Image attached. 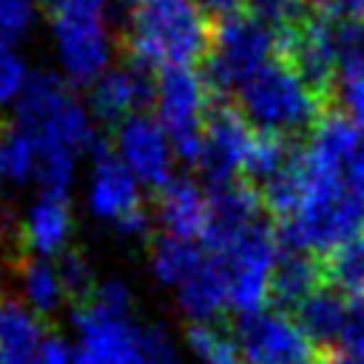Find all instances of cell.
<instances>
[{"mask_svg": "<svg viewBox=\"0 0 364 364\" xmlns=\"http://www.w3.org/2000/svg\"><path fill=\"white\" fill-rule=\"evenodd\" d=\"M122 57L148 68H193L210 51L213 20L196 0H125Z\"/></svg>", "mask_w": 364, "mask_h": 364, "instance_id": "cell-1", "label": "cell"}, {"mask_svg": "<svg viewBox=\"0 0 364 364\" xmlns=\"http://www.w3.org/2000/svg\"><path fill=\"white\" fill-rule=\"evenodd\" d=\"M34 23V3L31 0H0V37L14 43L20 40Z\"/></svg>", "mask_w": 364, "mask_h": 364, "instance_id": "cell-32", "label": "cell"}, {"mask_svg": "<svg viewBox=\"0 0 364 364\" xmlns=\"http://www.w3.org/2000/svg\"><path fill=\"white\" fill-rule=\"evenodd\" d=\"M242 364H318L321 353L304 330L282 310H259L245 316L233 330Z\"/></svg>", "mask_w": 364, "mask_h": 364, "instance_id": "cell-9", "label": "cell"}, {"mask_svg": "<svg viewBox=\"0 0 364 364\" xmlns=\"http://www.w3.org/2000/svg\"><path fill=\"white\" fill-rule=\"evenodd\" d=\"M276 57H282L301 82L327 105H336L338 57H336V23L321 11H310L304 20L276 31Z\"/></svg>", "mask_w": 364, "mask_h": 364, "instance_id": "cell-7", "label": "cell"}, {"mask_svg": "<svg viewBox=\"0 0 364 364\" xmlns=\"http://www.w3.org/2000/svg\"><path fill=\"white\" fill-rule=\"evenodd\" d=\"M264 199L262 191L247 179H233L225 185H213L208 193V228H205V247L219 256L225 253L245 230L264 219Z\"/></svg>", "mask_w": 364, "mask_h": 364, "instance_id": "cell-13", "label": "cell"}, {"mask_svg": "<svg viewBox=\"0 0 364 364\" xmlns=\"http://www.w3.org/2000/svg\"><path fill=\"white\" fill-rule=\"evenodd\" d=\"M336 105L364 131V80H344V82H338Z\"/></svg>", "mask_w": 364, "mask_h": 364, "instance_id": "cell-33", "label": "cell"}, {"mask_svg": "<svg viewBox=\"0 0 364 364\" xmlns=\"http://www.w3.org/2000/svg\"><path fill=\"white\" fill-rule=\"evenodd\" d=\"M338 82L364 80V23H336Z\"/></svg>", "mask_w": 364, "mask_h": 364, "instance_id": "cell-28", "label": "cell"}, {"mask_svg": "<svg viewBox=\"0 0 364 364\" xmlns=\"http://www.w3.org/2000/svg\"><path fill=\"white\" fill-rule=\"evenodd\" d=\"M117 156L139 182L156 191L173 176L168 136L151 114H134L117 128Z\"/></svg>", "mask_w": 364, "mask_h": 364, "instance_id": "cell-14", "label": "cell"}, {"mask_svg": "<svg viewBox=\"0 0 364 364\" xmlns=\"http://www.w3.org/2000/svg\"><path fill=\"white\" fill-rule=\"evenodd\" d=\"M74 324L80 330L74 364H179L173 344L159 327H139L131 318L91 307H77Z\"/></svg>", "mask_w": 364, "mask_h": 364, "instance_id": "cell-3", "label": "cell"}, {"mask_svg": "<svg viewBox=\"0 0 364 364\" xmlns=\"http://www.w3.org/2000/svg\"><path fill=\"white\" fill-rule=\"evenodd\" d=\"M94 154H97V162H94L88 202H91V210L97 216L114 219V225H117L125 216H131L134 210L145 208V202L139 196L136 176L128 171V165L105 142L97 145Z\"/></svg>", "mask_w": 364, "mask_h": 364, "instance_id": "cell-15", "label": "cell"}, {"mask_svg": "<svg viewBox=\"0 0 364 364\" xmlns=\"http://www.w3.org/2000/svg\"><path fill=\"white\" fill-rule=\"evenodd\" d=\"M60 63L74 85H88L108 71L111 37L100 11H71L51 20Z\"/></svg>", "mask_w": 364, "mask_h": 364, "instance_id": "cell-11", "label": "cell"}, {"mask_svg": "<svg viewBox=\"0 0 364 364\" xmlns=\"http://www.w3.org/2000/svg\"><path fill=\"white\" fill-rule=\"evenodd\" d=\"M82 307H91V310H97V313L117 316V318H131L134 296H131L128 284H122L119 279H108V282H102V284L94 287L91 299H88Z\"/></svg>", "mask_w": 364, "mask_h": 364, "instance_id": "cell-31", "label": "cell"}, {"mask_svg": "<svg viewBox=\"0 0 364 364\" xmlns=\"http://www.w3.org/2000/svg\"><path fill=\"white\" fill-rule=\"evenodd\" d=\"M256 128L239 111L230 97H216L205 117V139L199 168L208 176L210 188L239 179Z\"/></svg>", "mask_w": 364, "mask_h": 364, "instance_id": "cell-10", "label": "cell"}, {"mask_svg": "<svg viewBox=\"0 0 364 364\" xmlns=\"http://www.w3.org/2000/svg\"><path fill=\"white\" fill-rule=\"evenodd\" d=\"M310 0H242V11L262 20L270 28H287L310 14Z\"/></svg>", "mask_w": 364, "mask_h": 364, "instance_id": "cell-29", "label": "cell"}, {"mask_svg": "<svg viewBox=\"0 0 364 364\" xmlns=\"http://www.w3.org/2000/svg\"><path fill=\"white\" fill-rule=\"evenodd\" d=\"M199 3V9L216 23V20H222V17H230V14H236V11H242V0H196Z\"/></svg>", "mask_w": 364, "mask_h": 364, "instance_id": "cell-38", "label": "cell"}, {"mask_svg": "<svg viewBox=\"0 0 364 364\" xmlns=\"http://www.w3.org/2000/svg\"><path fill=\"white\" fill-rule=\"evenodd\" d=\"M185 341L202 364H242L236 333L219 321H191L185 327Z\"/></svg>", "mask_w": 364, "mask_h": 364, "instance_id": "cell-25", "label": "cell"}, {"mask_svg": "<svg viewBox=\"0 0 364 364\" xmlns=\"http://www.w3.org/2000/svg\"><path fill=\"white\" fill-rule=\"evenodd\" d=\"M71 228H74V216L68 196L43 191L23 213L17 236L28 256L46 259V256H60L68 247Z\"/></svg>", "mask_w": 364, "mask_h": 364, "instance_id": "cell-16", "label": "cell"}, {"mask_svg": "<svg viewBox=\"0 0 364 364\" xmlns=\"http://www.w3.org/2000/svg\"><path fill=\"white\" fill-rule=\"evenodd\" d=\"M316 9L333 23H364V0H321Z\"/></svg>", "mask_w": 364, "mask_h": 364, "instance_id": "cell-35", "label": "cell"}, {"mask_svg": "<svg viewBox=\"0 0 364 364\" xmlns=\"http://www.w3.org/2000/svg\"><path fill=\"white\" fill-rule=\"evenodd\" d=\"M324 282L350 301H364V230L321 256Z\"/></svg>", "mask_w": 364, "mask_h": 364, "instance_id": "cell-23", "label": "cell"}, {"mask_svg": "<svg viewBox=\"0 0 364 364\" xmlns=\"http://www.w3.org/2000/svg\"><path fill=\"white\" fill-rule=\"evenodd\" d=\"M276 57V28L236 11L213 23L210 51L202 60V77L213 97H228L236 91L253 71Z\"/></svg>", "mask_w": 364, "mask_h": 364, "instance_id": "cell-5", "label": "cell"}, {"mask_svg": "<svg viewBox=\"0 0 364 364\" xmlns=\"http://www.w3.org/2000/svg\"><path fill=\"white\" fill-rule=\"evenodd\" d=\"M338 347H344L347 353H353L355 358L364 361V301H350L347 327H344Z\"/></svg>", "mask_w": 364, "mask_h": 364, "instance_id": "cell-34", "label": "cell"}, {"mask_svg": "<svg viewBox=\"0 0 364 364\" xmlns=\"http://www.w3.org/2000/svg\"><path fill=\"white\" fill-rule=\"evenodd\" d=\"M17 125L54 139L65 148L77 151H94L100 145L94 125L88 114L82 111L80 100L71 94V88L51 71H31L17 102Z\"/></svg>", "mask_w": 364, "mask_h": 364, "instance_id": "cell-4", "label": "cell"}, {"mask_svg": "<svg viewBox=\"0 0 364 364\" xmlns=\"http://www.w3.org/2000/svg\"><path fill=\"white\" fill-rule=\"evenodd\" d=\"M347 313H350V299L324 282L296 307V324L304 330L313 347L324 355L341 344Z\"/></svg>", "mask_w": 364, "mask_h": 364, "instance_id": "cell-18", "label": "cell"}, {"mask_svg": "<svg viewBox=\"0 0 364 364\" xmlns=\"http://www.w3.org/2000/svg\"><path fill=\"white\" fill-rule=\"evenodd\" d=\"M179 287V307L191 321H216L228 307V276L219 256L208 253L202 264L182 282Z\"/></svg>", "mask_w": 364, "mask_h": 364, "instance_id": "cell-20", "label": "cell"}, {"mask_svg": "<svg viewBox=\"0 0 364 364\" xmlns=\"http://www.w3.org/2000/svg\"><path fill=\"white\" fill-rule=\"evenodd\" d=\"M17 284H20V301L34 310L40 318L57 313V307L65 301V290L57 273V264L40 256H26L17 267Z\"/></svg>", "mask_w": 364, "mask_h": 364, "instance_id": "cell-22", "label": "cell"}, {"mask_svg": "<svg viewBox=\"0 0 364 364\" xmlns=\"http://www.w3.org/2000/svg\"><path fill=\"white\" fill-rule=\"evenodd\" d=\"M40 9L54 20L60 14H71V11H100L105 9V0H37Z\"/></svg>", "mask_w": 364, "mask_h": 364, "instance_id": "cell-36", "label": "cell"}, {"mask_svg": "<svg viewBox=\"0 0 364 364\" xmlns=\"http://www.w3.org/2000/svg\"><path fill=\"white\" fill-rule=\"evenodd\" d=\"M28 68L20 57V51L14 48V43L0 37V108L14 105L26 80H28Z\"/></svg>", "mask_w": 364, "mask_h": 364, "instance_id": "cell-30", "label": "cell"}, {"mask_svg": "<svg viewBox=\"0 0 364 364\" xmlns=\"http://www.w3.org/2000/svg\"><path fill=\"white\" fill-rule=\"evenodd\" d=\"M228 276V307L242 318L259 313L267 304V284L279 259L276 228L262 219L245 230L225 253H219Z\"/></svg>", "mask_w": 364, "mask_h": 364, "instance_id": "cell-8", "label": "cell"}, {"mask_svg": "<svg viewBox=\"0 0 364 364\" xmlns=\"http://www.w3.org/2000/svg\"><path fill=\"white\" fill-rule=\"evenodd\" d=\"M0 179L11 185H26L34 179V139L20 125L0 131Z\"/></svg>", "mask_w": 364, "mask_h": 364, "instance_id": "cell-26", "label": "cell"}, {"mask_svg": "<svg viewBox=\"0 0 364 364\" xmlns=\"http://www.w3.org/2000/svg\"><path fill=\"white\" fill-rule=\"evenodd\" d=\"M156 213L168 236L193 242L208 228V193L188 176H171L156 193Z\"/></svg>", "mask_w": 364, "mask_h": 364, "instance_id": "cell-17", "label": "cell"}, {"mask_svg": "<svg viewBox=\"0 0 364 364\" xmlns=\"http://www.w3.org/2000/svg\"><path fill=\"white\" fill-rule=\"evenodd\" d=\"M208 253L199 250L193 242L176 236H156L151 242V270L162 284H182L205 259Z\"/></svg>", "mask_w": 364, "mask_h": 364, "instance_id": "cell-24", "label": "cell"}, {"mask_svg": "<svg viewBox=\"0 0 364 364\" xmlns=\"http://www.w3.org/2000/svg\"><path fill=\"white\" fill-rule=\"evenodd\" d=\"M156 102V74L148 65L122 57V65L108 68L91 82V111L105 128H119L134 114H148Z\"/></svg>", "mask_w": 364, "mask_h": 364, "instance_id": "cell-12", "label": "cell"}, {"mask_svg": "<svg viewBox=\"0 0 364 364\" xmlns=\"http://www.w3.org/2000/svg\"><path fill=\"white\" fill-rule=\"evenodd\" d=\"M321 284H324L321 256L301 250H282L270 273L267 304H273L276 310H296Z\"/></svg>", "mask_w": 364, "mask_h": 364, "instance_id": "cell-19", "label": "cell"}, {"mask_svg": "<svg viewBox=\"0 0 364 364\" xmlns=\"http://www.w3.org/2000/svg\"><path fill=\"white\" fill-rule=\"evenodd\" d=\"M310 3H313V6H316V3H321V0H310Z\"/></svg>", "mask_w": 364, "mask_h": 364, "instance_id": "cell-40", "label": "cell"}, {"mask_svg": "<svg viewBox=\"0 0 364 364\" xmlns=\"http://www.w3.org/2000/svg\"><path fill=\"white\" fill-rule=\"evenodd\" d=\"M46 341L43 318L20 299L0 301V364H34Z\"/></svg>", "mask_w": 364, "mask_h": 364, "instance_id": "cell-21", "label": "cell"}, {"mask_svg": "<svg viewBox=\"0 0 364 364\" xmlns=\"http://www.w3.org/2000/svg\"><path fill=\"white\" fill-rule=\"evenodd\" d=\"M3 282H6V264H3V259H0V296H3ZM3 301V299H0Z\"/></svg>", "mask_w": 364, "mask_h": 364, "instance_id": "cell-39", "label": "cell"}, {"mask_svg": "<svg viewBox=\"0 0 364 364\" xmlns=\"http://www.w3.org/2000/svg\"><path fill=\"white\" fill-rule=\"evenodd\" d=\"M213 91L208 88L202 71L196 68H159L156 74V122L165 136H171V148L188 165H199L202 139H205V117L213 102Z\"/></svg>", "mask_w": 364, "mask_h": 364, "instance_id": "cell-6", "label": "cell"}, {"mask_svg": "<svg viewBox=\"0 0 364 364\" xmlns=\"http://www.w3.org/2000/svg\"><path fill=\"white\" fill-rule=\"evenodd\" d=\"M236 105L259 131H273L287 139L310 134L327 105L301 82V77L273 57L236 88Z\"/></svg>", "mask_w": 364, "mask_h": 364, "instance_id": "cell-2", "label": "cell"}, {"mask_svg": "<svg viewBox=\"0 0 364 364\" xmlns=\"http://www.w3.org/2000/svg\"><path fill=\"white\" fill-rule=\"evenodd\" d=\"M34 364H74V355L68 350V344L60 338V336H48L37 353V361Z\"/></svg>", "mask_w": 364, "mask_h": 364, "instance_id": "cell-37", "label": "cell"}, {"mask_svg": "<svg viewBox=\"0 0 364 364\" xmlns=\"http://www.w3.org/2000/svg\"><path fill=\"white\" fill-rule=\"evenodd\" d=\"M57 273H60L65 299L74 304V310L82 307V304L91 299L94 287H97V282H94V270H91V264H88L85 253L77 250V247H65V250L60 253Z\"/></svg>", "mask_w": 364, "mask_h": 364, "instance_id": "cell-27", "label": "cell"}]
</instances>
